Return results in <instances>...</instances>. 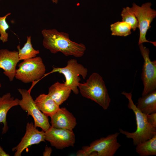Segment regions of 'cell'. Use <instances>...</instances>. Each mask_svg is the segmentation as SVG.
Wrapping results in <instances>:
<instances>
[{
  "label": "cell",
  "instance_id": "7c38bea8",
  "mask_svg": "<svg viewBox=\"0 0 156 156\" xmlns=\"http://www.w3.org/2000/svg\"><path fill=\"white\" fill-rule=\"evenodd\" d=\"M18 52L7 49L0 50V68L10 81L13 80L16 73V67L19 61Z\"/></svg>",
  "mask_w": 156,
  "mask_h": 156
},
{
  "label": "cell",
  "instance_id": "ac0fdd59",
  "mask_svg": "<svg viewBox=\"0 0 156 156\" xmlns=\"http://www.w3.org/2000/svg\"><path fill=\"white\" fill-rule=\"evenodd\" d=\"M136 152L140 156L156 155V134L152 138L136 145Z\"/></svg>",
  "mask_w": 156,
  "mask_h": 156
},
{
  "label": "cell",
  "instance_id": "d6986e66",
  "mask_svg": "<svg viewBox=\"0 0 156 156\" xmlns=\"http://www.w3.org/2000/svg\"><path fill=\"white\" fill-rule=\"evenodd\" d=\"M31 37L27 36L26 42L21 49L19 45L17 47L19 60H25L36 57L40 53L38 50L35 49L31 43Z\"/></svg>",
  "mask_w": 156,
  "mask_h": 156
},
{
  "label": "cell",
  "instance_id": "8992f818",
  "mask_svg": "<svg viewBox=\"0 0 156 156\" xmlns=\"http://www.w3.org/2000/svg\"><path fill=\"white\" fill-rule=\"evenodd\" d=\"M151 6L152 3L150 2L143 3L141 6L133 3L131 7L138 21V28L140 30L138 45L148 42L156 46V42L149 41L146 38L147 32L151 27V23L156 16V11L151 8Z\"/></svg>",
  "mask_w": 156,
  "mask_h": 156
},
{
  "label": "cell",
  "instance_id": "ffe728a7",
  "mask_svg": "<svg viewBox=\"0 0 156 156\" xmlns=\"http://www.w3.org/2000/svg\"><path fill=\"white\" fill-rule=\"evenodd\" d=\"M131 25L124 21H118L110 25L111 35L113 36H126L131 34Z\"/></svg>",
  "mask_w": 156,
  "mask_h": 156
},
{
  "label": "cell",
  "instance_id": "e0dca14e",
  "mask_svg": "<svg viewBox=\"0 0 156 156\" xmlns=\"http://www.w3.org/2000/svg\"><path fill=\"white\" fill-rule=\"evenodd\" d=\"M137 107L146 115L156 113V90L139 98Z\"/></svg>",
  "mask_w": 156,
  "mask_h": 156
},
{
  "label": "cell",
  "instance_id": "4fadbf2b",
  "mask_svg": "<svg viewBox=\"0 0 156 156\" xmlns=\"http://www.w3.org/2000/svg\"><path fill=\"white\" fill-rule=\"evenodd\" d=\"M50 117L51 126L55 128L73 130L77 124L76 118L65 107L60 108Z\"/></svg>",
  "mask_w": 156,
  "mask_h": 156
},
{
  "label": "cell",
  "instance_id": "5bb4252c",
  "mask_svg": "<svg viewBox=\"0 0 156 156\" xmlns=\"http://www.w3.org/2000/svg\"><path fill=\"white\" fill-rule=\"evenodd\" d=\"M19 100L12 96L10 92L0 97V123L3 124L2 134L5 133L8 129L6 120L7 114L12 107L18 105Z\"/></svg>",
  "mask_w": 156,
  "mask_h": 156
},
{
  "label": "cell",
  "instance_id": "9c48e42d",
  "mask_svg": "<svg viewBox=\"0 0 156 156\" xmlns=\"http://www.w3.org/2000/svg\"><path fill=\"white\" fill-rule=\"evenodd\" d=\"M139 46L144 61L141 74V79L144 86L142 96L156 90V61H151L149 57V50L144 46L143 43Z\"/></svg>",
  "mask_w": 156,
  "mask_h": 156
},
{
  "label": "cell",
  "instance_id": "4316f807",
  "mask_svg": "<svg viewBox=\"0 0 156 156\" xmlns=\"http://www.w3.org/2000/svg\"><path fill=\"white\" fill-rule=\"evenodd\" d=\"M1 83L0 82V88H1Z\"/></svg>",
  "mask_w": 156,
  "mask_h": 156
},
{
  "label": "cell",
  "instance_id": "5b68a950",
  "mask_svg": "<svg viewBox=\"0 0 156 156\" xmlns=\"http://www.w3.org/2000/svg\"><path fill=\"white\" fill-rule=\"evenodd\" d=\"M18 66L15 77L25 83L40 79L46 70L42 59L39 56L24 60Z\"/></svg>",
  "mask_w": 156,
  "mask_h": 156
},
{
  "label": "cell",
  "instance_id": "7a4b0ae2",
  "mask_svg": "<svg viewBox=\"0 0 156 156\" xmlns=\"http://www.w3.org/2000/svg\"><path fill=\"white\" fill-rule=\"evenodd\" d=\"M78 87L83 97L94 101L104 110L109 107L111 98L105 82L99 74L93 73L86 82L79 83Z\"/></svg>",
  "mask_w": 156,
  "mask_h": 156
},
{
  "label": "cell",
  "instance_id": "ba28073f",
  "mask_svg": "<svg viewBox=\"0 0 156 156\" xmlns=\"http://www.w3.org/2000/svg\"><path fill=\"white\" fill-rule=\"evenodd\" d=\"M18 90L22 96L18 105L23 110L27 112L28 116L30 115L32 117L35 127H40L45 132L47 131L51 126L48 116L38 109L31 95L30 91L21 88Z\"/></svg>",
  "mask_w": 156,
  "mask_h": 156
},
{
  "label": "cell",
  "instance_id": "9a60e30c",
  "mask_svg": "<svg viewBox=\"0 0 156 156\" xmlns=\"http://www.w3.org/2000/svg\"><path fill=\"white\" fill-rule=\"evenodd\" d=\"M71 91L64 83L57 81L49 87L48 94L60 106L67 100Z\"/></svg>",
  "mask_w": 156,
  "mask_h": 156
},
{
  "label": "cell",
  "instance_id": "603a6c76",
  "mask_svg": "<svg viewBox=\"0 0 156 156\" xmlns=\"http://www.w3.org/2000/svg\"><path fill=\"white\" fill-rule=\"evenodd\" d=\"M147 118L149 124L153 127L156 128V113L147 115Z\"/></svg>",
  "mask_w": 156,
  "mask_h": 156
},
{
  "label": "cell",
  "instance_id": "3957f363",
  "mask_svg": "<svg viewBox=\"0 0 156 156\" xmlns=\"http://www.w3.org/2000/svg\"><path fill=\"white\" fill-rule=\"evenodd\" d=\"M121 94L124 95L128 100V108L133 111L135 117L137 129L134 132H129L119 129L120 133L125 135L127 138L133 139V144H138L152 138L156 134V128L153 127L148 123L147 115L142 112L138 109L132 99L131 92L125 91Z\"/></svg>",
  "mask_w": 156,
  "mask_h": 156
},
{
  "label": "cell",
  "instance_id": "8fae6325",
  "mask_svg": "<svg viewBox=\"0 0 156 156\" xmlns=\"http://www.w3.org/2000/svg\"><path fill=\"white\" fill-rule=\"evenodd\" d=\"M32 122L27 123L25 133L20 143L12 148L15 151L14 156H21L24 150L28 147L34 144H38L42 142H45V131L38 130Z\"/></svg>",
  "mask_w": 156,
  "mask_h": 156
},
{
  "label": "cell",
  "instance_id": "cb8c5ba5",
  "mask_svg": "<svg viewBox=\"0 0 156 156\" xmlns=\"http://www.w3.org/2000/svg\"><path fill=\"white\" fill-rule=\"evenodd\" d=\"M52 150L51 147L46 146L44 151L43 152V155L44 156H50L52 153Z\"/></svg>",
  "mask_w": 156,
  "mask_h": 156
},
{
  "label": "cell",
  "instance_id": "30bf717a",
  "mask_svg": "<svg viewBox=\"0 0 156 156\" xmlns=\"http://www.w3.org/2000/svg\"><path fill=\"white\" fill-rule=\"evenodd\" d=\"M44 135L45 140L57 149L62 150L69 146L73 147L75 142L73 130L57 129L51 126L45 132Z\"/></svg>",
  "mask_w": 156,
  "mask_h": 156
},
{
  "label": "cell",
  "instance_id": "484cf974",
  "mask_svg": "<svg viewBox=\"0 0 156 156\" xmlns=\"http://www.w3.org/2000/svg\"><path fill=\"white\" fill-rule=\"evenodd\" d=\"M58 0H52L53 3L57 4V3Z\"/></svg>",
  "mask_w": 156,
  "mask_h": 156
},
{
  "label": "cell",
  "instance_id": "277c9868",
  "mask_svg": "<svg viewBox=\"0 0 156 156\" xmlns=\"http://www.w3.org/2000/svg\"><path fill=\"white\" fill-rule=\"evenodd\" d=\"M119 134L116 132L94 141L89 146H83L78 151L77 156H90L94 152L96 153L97 156H113L121 146L117 141Z\"/></svg>",
  "mask_w": 156,
  "mask_h": 156
},
{
  "label": "cell",
  "instance_id": "d4e9b609",
  "mask_svg": "<svg viewBox=\"0 0 156 156\" xmlns=\"http://www.w3.org/2000/svg\"><path fill=\"white\" fill-rule=\"evenodd\" d=\"M10 155L7 153L3 150V148L0 145V156H9Z\"/></svg>",
  "mask_w": 156,
  "mask_h": 156
},
{
  "label": "cell",
  "instance_id": "6da1fadb",
  "mask_svg": "<svg viewBox=\"0 0 156 156\" xmlns=\"http://www.w3.org/2000/svg\"><path fill=\"white\" fill-rule=\"evenodd\" d=\"M41 33L44 37L43 45L51 53L61 52L66 56L77 57L84 55L86 49L85 45L70 40L68 33L59 32L55 29H43Z\"/></svg>",
  "mask_w": 156,
  "mask_h": 156
},
{
  "label": "cell",
  "instance_id": "52a82bcc",
  "mask_svg": "<svg viewBox=\"0 0 156 156\" xmlns=\"http://www.w3.org/2000/svg\"><path fill=\"white\" fill-rule=\"evenodd\" d=\"M53 67V70L49 74L58 72L63 74L65 78V84L70 88L74 94H78L79 92L78 86L81 80L79 76L81 75L85 79L88 74V69L74 59L69 60L65 67Z\"/></svg>",
  "mask_w": 156,
  "mask_h": 156
},
{
  "label": "cell",
  "instance_id": "7402d4cb",
  "mask_svg": "<svg viewBox=\"0 0 156 156\" xmlns=\"http://www.w3.org/2000/svg\"><path fill=\"white\" fill-rule=\"evenodd\" d=\"M11 14V13H8L3 16L0 17V40L3 43L8 41V34L6 30L9 28V26L6 21V19Z\"/></svg>",
  "mask_w": 156,
  "mask_h": 156
},
{
  "label": "cell",
  "instance_id": "2e32d148",
  "mask_svg": "<svg viewBox=\"0 0 156 156\" xmlns=\"http://www.w3.org/2000/svg\"><path fill=\"white\" fill-rule=\"evenodd\" d=\"M34 101L38 109L47 116L51 117L60 108V106L48 94H40Z\"/></svg>",
  "mask_w": 156,
  "mask_h": 156
},
{
  "label": "cell",
  "instance_id": "44dd1931",
  "mask_svg": "<svg viewBox=\"0 0 156 156\" xmlns=\"http://www.w3.org/2000/svg\"><path fill=\"white\" fill-rule=\"evenodd\" d=\"M121 15L122 17V21L130 24L133 31H135L136 28L138 27L137 19L132 11L131 7H126L123 8Z\"/></svg>",
  "mask_w": 156,
  "mask_h": 156
}]
</instances>
